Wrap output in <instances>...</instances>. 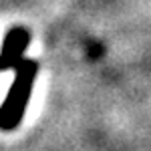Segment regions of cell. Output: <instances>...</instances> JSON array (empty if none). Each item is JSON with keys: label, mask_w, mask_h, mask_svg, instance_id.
Returning <instances> with one entry per match:
<instances>
[{"label": "cell", "mask_w": 151, "mask_h": 151, "mask_svg": "<svg viewBox=\"0 0 151 151\" xmlns=\"http://www.w3.org/2000/svg\"><path fill=\"white\" fill-rule=\"evenodd\" d=\"M30 30L24 26L10 28L0 47V70H14L24 60V50L30 45Z\"/></svg>", "instance_id": "cell-2"}, {"label": "cell", "mask_w": 151, "mask_h": 151, "mask_svg": "<svg viewBox=\"0 0 151 151\" xmlns=\"http://www.w3.org/2000/svg\"><path fill=\"white\" fill-rule=\"evenodd\" d=\"M38 75V65L35 60H22L14 69V79L4 97V103L0 105V129L14 131L20 125L28 101L32 97L35 81Z\"/></svg>", "instance_id": "cell-1"}]
</instances>
